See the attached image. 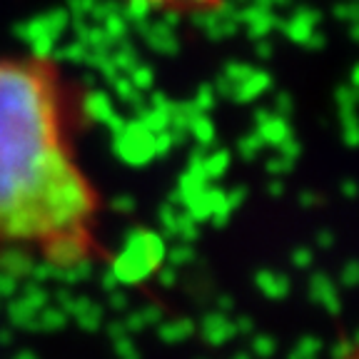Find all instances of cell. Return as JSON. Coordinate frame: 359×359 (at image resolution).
Segmentation results:
<instances>
[{
    "label": "cell",
    "instance_id": "1",
    "mask_svg": "<svg viewBox=\"0 0 359 359\" xmlns=\"http://www.w3.org/2000/svg\"><path fill=\"white\" fill-rule=\"evenodd\" d=\"M100 197L65 133L60 80L38 57H0V250L60 267L97 252Z\"/></svg>",
    "mask_w": 359,
    "mask_h": 359
},
{
    "label": "cell",
    "instance_id": "2",
    "mask_svg": "<svg viewBox=\"0 0 359 359\" xmlns=\"http://www.w3.org/2000/svg\"><path fill=\"white\" fill-rule=\"evenodd\" d=\"M137 3H145L157 11H172V13H197V11H210V8H217L222 0H137Z\"/></svg>",
    "mask_w": 359,
    "mask_h": 359
}]
</instances>
